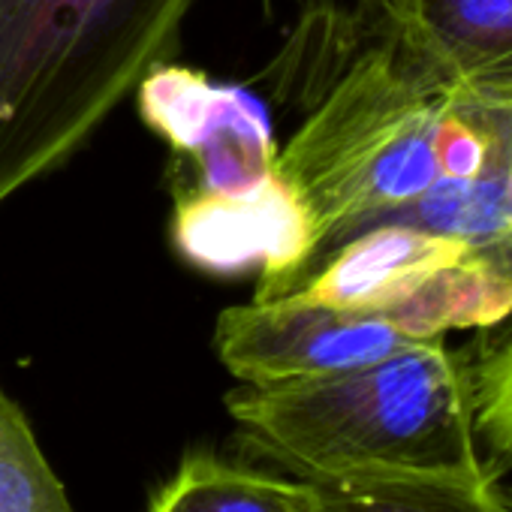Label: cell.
Here are the masks:
<instances>
[{
  "instance_id": "30bf717a",
  "label": "cell",
  "mask_w": 512,
  "mask_h": 512,
  "mask_svg": "<svg viewBox=\"0 0 512 512\" xmlns=\"http://www.w3.org/2000/svg\"><path fill=\"white\" fill-rule=\"evenodd\" d=\"M305 482L299 512H503L497 482Z\"/></svg>"
},
{
  "instance_id": "8992f818",
  "label": "cell",
  "mask_w": 512,
  "mask_h": 512,
  "mask_svg": "<svg viewBox=\"0 0 512 512\" xmlns=\"http://www.w3.org/2000/svg\"><path fill=\"white\" fill-rule=\"evenodd\" d=\"M371 28L449 88L512 103V0H362Z\"/></svg>"
},
{
  "instance_id": "8fae6325",
  "label": "cell",
  "mask_w": 512,
  "mask_h": 512,
  "mask_svg": "<svg viewBox=\"0 0 512 512\" xmlns=\"http://www.w3.org/2000/svg\"><path fill=\"white\" fill-rule=\"evenodd\" d=\"M0 512H76L25 410L0 386Z\"/></svg>"
},
{
  "instance_id": "6da1fadb",
  "label": "cell",
  "mask_w": 512,
  "mask_h": 512,
  "mask_svg": "<svg viewBox=\"0 0 512 512\" xmlns=\"http://www.w3.org/2000/svg\"><path fill=\"white\" fill-rule=\"evenodd\" d=\"M226 410L247 446L296 479L497 482L476 431L470 362L446 338L311 380L238 383Z\"/></svg>"
},
{
  "instance_id": "52a82bcc",
  "label": "cell",
  "mask_w": 512,
  "mask_h": 512,
  "mask_svg": "<svg viewBox=\"0 0 512 512\" xmlns=\"http://www.w3.org/2000/svg\"><path fill=\"white\" fill-rule=\"evenodd\" d=\"M470 253L473 250L458 238L401 223H377L320 256L281 299L386 317L431 275Z\"/></svg>"
},
{
  "instance_id": "3957f363",
  "label": "cell",
  "mask_w": 512,
  "mask_h": 512,
  "mask_svg": "<svg viewBox=\"0 0 512 512\" xmlns=\"http://www.w3.org/2000/svg\"><path fill=\"white\" fill-rule=\"evenodd\" d=\"M461 97L377 28L347 58L275 163L311 208L317 260L449 181L446 136Z\"/></svg>"
},
{
  "instance_id": "7c38bea8",
  "label": "cell",
  "mask_w": 512,
  "mask_h": 512,
  "mask_svg": "<svg viewBox=\"0 0 512 512\" xmlns=\"http://www.w3.org/2000/svg\"><path fill=\"white\" fill-rule=\"evenodd\" d=\"M470 389L479 443L500 479L512 470V329L470 362Z\"/></svg>"
},
{
  "instance_id": "5bb4252c",
  "label": "cell",
  "mask_w": 512,
  "mask_h": 512,
  "mask_svg": "<svg viewBox=\"0 0 512 512\" xmlns=\"http://www.w3.org/2000/svg\"><path fill=\"white\" fill-rule=\"evenodd\" d=\"M509 196H512V166H509Z\"/></svg>"
},
{
  "instance_id": "ba28073f",
  "label": "cell",
  "mask_w": 512,
  "mask_h": 512,
  "mask_svg": "<svg viewBox=\"0 0 512 512\" xmlns=\"http://www.w3.org/2000/svg\"><path fill=\"white\" fill-rule=\"evenodd\" d=\"M383 320L401 329L410 341L446 338L449 332L467 329L488 332L512 320V278L479 253H470L431 275Z\"/></svg>"
},
{
  "instance_id": "7a4b0ae2",
  "label": "cell",
  "mask_w": 512,
  "mask_h": 512,
  "mask_svg": "<svg viewBox=\"0 0 512 512\" xmlns=\"http://www.w3.org/2000/svg\"><path fill=\"white\" fill-rule=\"evenodd\" d=\"M196 0H0V208L61 169L181 43Z\"/></svg>"
},
{
  "instance_id": "4fadbf2b",
  "label": "cell",
  "mask_w": 512,
  "mask_h": 512,
  "mask_svg": "<svg viewBox=\"0 0 512 512\" xmlns=\"http://www.w3.org/2000/svg\"><path fill=\"white\" fill-rule=\"evenodd\" d=\"M503 512H512V497L509 494H503Z\"/></svg>"
},
{
  "instance_id": "277c9868",
  "label": "cell",
  "mask_w": 512,
  "mask_h": 512,
  "mask_svg": "<svg viewBox=\"0 0 512 512\" xmlns=\"http://www.w3.org/2000/svg\"><path fill=\"white\" fill-rule=\"evenodd\" d=\"M172 247L208 275L256 272V302L287 296L314 266L320 232L299 190L278 172L244 193L178 190L172 205Z\"/></svg>"
},
{
  "instance_id": "5b68a950",
  "label": "cell",
  "mask_w": 512,
  "mask_h": 512,
  "mask_svg": "<svg viewBox=\"0 0 512 512\" xmlns=\"http://www.w3.org/2000/svg\"><path fill=\"white\" fill-rule=\"evenodd\" d=\"M413 344L377 314L335 311L293 299L247 302L217 314L214 350L247 386L311 380L359 368Z\"/></svg>"
},
{
  "instance_id": "9c48e42d",
  "label": "cell",
  "mask_w": 512,
  "mask_h": 512,
  "mask_svg": "<svg viewBox=\"0 0 512 512\" xmlns=\"http://www.w3.org/2000/svg\"><path fill=\"white\" fill-rule=\"evenodd\" d=\"M308 482L244 467L208 449H190L148 512H299Z\"/></svg>"
}]
</instances>
